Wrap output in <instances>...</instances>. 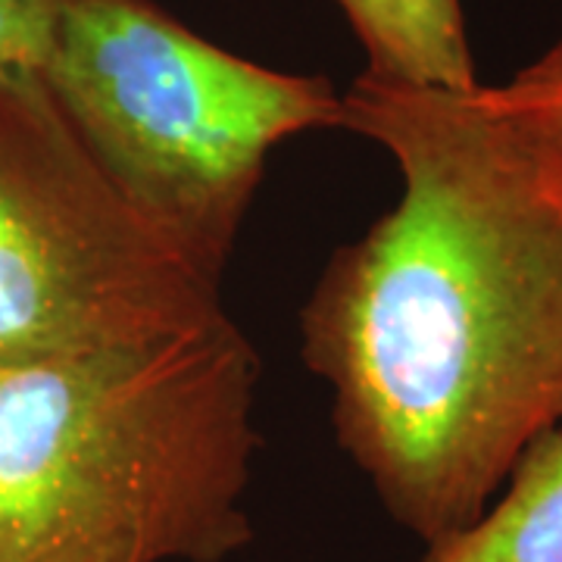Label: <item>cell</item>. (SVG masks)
<instances>
[{
    "instance_id": "1",
    "label": "cell",
    "mask_w": 562,
    "mask_h": 562,
    "mask_svg": "<svg viewBox=\"0 0 562 562\" xmlns=\"http://www.w3.org/2000/svg\"><path fill=\"white\" fill-rule=\"evenodd\" d=\"M344 128L397 162L401 198L325 262L303 360L344 453L428 550L479 522L562 428V176L484 85L360 72Z\"/></svg>"
},
{
    "instance_id": "2",
    "label": "cell",
    "mask_w": 562,
    "mask_h": 562,
    "mask_svg": "<svg viewBox=\"0 0 562 562\" xmlns=\"http://www.w3.org/2000/svg\"><path fill=\"white\" fill-rule=\"evenodd\" d=\"M260 357L220 319L0 366V562H225L254 543Z\"/></svg>"
},
{
    "instance_id": "3",
    "label": "cell",
    "mask_w": 562,
    "mask_h": 562,
    "mask_svg": "<svg viewBox=\"0 0 562 562\" xmlns=\"http://www.w3.org/2000/svg\"><path fill=\"white\" fill-rule=\"evenodd\" d=\"M44 85L122 198L213 281L272 154L344 128L325 76L244 60L154 0H54Z\"/></svg>"
},
{
    "instance_id": "4",
    "label": "cell",
    "mask_w": 562,
    "mask_h": 562,
    "mask_svg": "<svg viewBox=\"0 0 562 562\" xmlns=\"http://www.w3.org/2000/svg\"><path fill=\"white\" fill-rule=\"evenodd\" d=\"M225 316L220 281L116 191L44 79H0V366Z\"/></svg>"
},
{
    "instance_id": "5",
    "label": "cell",
    "mask_w": 562,
    "mask_h": 562,
    "mask_svg": "<svg viewBox=\"0 0 562 562\" xmlns=\"http://www.w3.org/2000/svg\"><path fill=\"white\" fill-rule=\"evenodd\" d=\"M366 50V76L469 91L482 85L460 0H335Z\"/></svg>"
},
{
    "instance_id": "6",
    "label": "cell",
    "mask_w": 562,
    "mask_h": 562,
    "mask_svg": "<svg viewBox=\"0 0 562 562\" xmlns=\"http://www.w3.org/2000/svg\"><path fill=\"white\" fill-rule=\"evenodd\" d=\"M422 562H562V428L525 450L479 522Z\"/></svg>"
},
{
    "instance_id": "7",
    "label": "cell",
    "mask_w": 562,
    "mask_h": 562,
    "mask_svg": "<svg viewBox=\"0 0 562 562\" xmlns=\"http://www.w3.org/2000/svg\"><path fill=\"white\" fill-rule=\"evenodd\" d=\"M487 101L519 138L562 176V38L503 85H484Z\"/></svg>"
},
{
    "instance_id": "8",
    "label": "cell",
    "mask_w": 562,
    "mask_h": 562,
    "mask_svg": "<svg viewBox=\"0 0 562 562\" xmlns=\"http://www.w3.org/2000/svg\"><path fill=\"white\" fill-rule=\"evenodd\" d=\"M54 35V0H0V79H44Z\"/></svg>"
}]
</instances>
